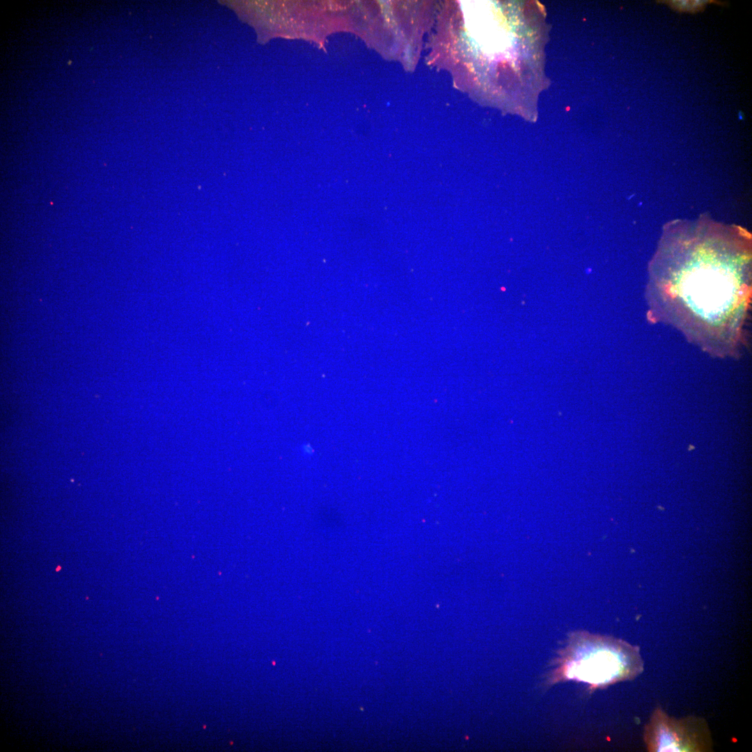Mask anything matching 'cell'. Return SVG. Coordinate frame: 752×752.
Returning <instances> with one entry per match:
<instances>
[{
	"mask_svg": "<svg viewBox=\"0 0 752 752\" xmlns=\"http://www.w3.org/2000/svg\"><path fill=\"white\" fill-rule=\"evenodd\" d=\"M649 751H707L712 747L708 725L698 716L677 719L656 709L644 729Z\"/></svg>",
	"mask_w": 752,
	"mask_h": 752,
	"instance_id": "2",
	"label": "cell"
},
{
	"mask_svg": "<svg viewBox=\"0 0 752 752\" xmlns=\"http://www.w3.org/2000/svg\"><path fill=\"white\" fill-rule=\"evenodd\" d=\"M550 683L574 680L592 688L632 680L643 671L639 648L621 639L579 632L560 651Z\"/></svg>",
	"mask_w": 752,
	"mask_h": 752,
	"instance_id": "1",
	"label": "cell"
},
{
	"mask_svg": "<svg viewBox=\"0 0 752 752\" xmlns=\"http://www.w3.org/2000/svg\"><path fill=\"white\" fill-rule=\"evenodd\" d=\"M660 2L668 5L676 11L691 13V1L689 0L661 1Z\"/></svg>",
	"mask_w": 752,
	"mask_h": 752,
	"instance_id": "3",
	"label": "cell"
}]
</instances>
